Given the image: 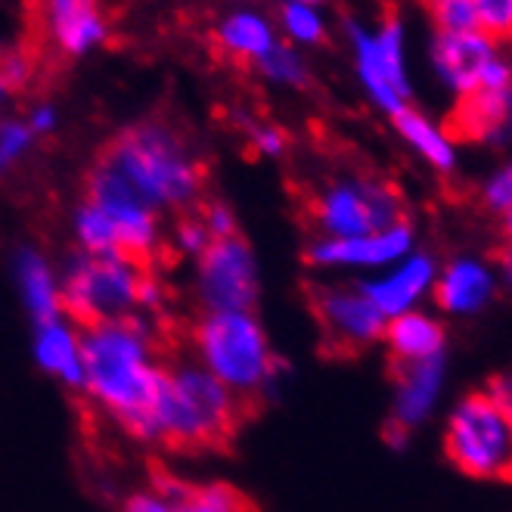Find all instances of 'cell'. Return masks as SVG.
I'll return each mask as SVG.
<instances>
[{
  "label": "cell",
  "instance_id": "13",
  "mask_svg": "<svg viewBox=\"0 0 512 512\" xmlns=\"http://www.w3.org/2000/svg\"><path fill=\"white\" fill-rule=\"evenodd\" d=\"M388 373L398 385L395 413H391L388 423H395L404 432H410L413 426L426 423L435 401H438V391L444 382V354L429 357V360H416V364H391Z\"/></svg>",
  "mask_w": 512,
  "mask_h": 512
},
{
  "label": "cell",
  "instance_id": "5",
  "mask_svg": "<svg viewBox=\"0 0 512 512\" xmlns=\"http://www.w3.org/2000/svg\"><path fill=\"white\" fill-rule=\"evenodd\" d=\"M180 336L208 373L258 410L261 391L270 385L277 364L252 314H205L187 323Z\"/></svg>",
  "mask_w": 512,
  "mask_h": 512
},
{
  "label": "cell",
  "instance_id": "27",
  "mask_svg": "<svg viewBox=\"0 0 512 512\" xmlns=\"http://www.w3.org/2000/svg\"><path fill=\"white\" fill-rule=\"evenodd\" d=\"M283 25H286V32L301 44L323 41V19L311 4H295V0H289L283 7Z\"/></svg>",
  "mask_w": 512,
  "mask_h": 512
},
{
  "label": "cell",
  "instance_id": "6",
  "mask_svg": "<svg viewBox=\"0 0 512 512\" xmlns=\"http://www.w3.org/2000/svg\"><path fill=\"white\" fill-rule=\"evenodd\" d=\"M301 215L323 239H357L407 224L398 187L373 174L326 180L301 196Z\"/></svg>",
  "mask_w": 512,
  "mask_h": 512
},
{
  "label": "cell",
  "instance_id": "36",
  "mask_svg": "<svg viewBox=\"0 0 512 512\" xmlns=\"http://www.w3.org/2000/svg\"><path fill=\"white\" fill-rule=\"evenodd\" d=\"M295 4H314V0H295Z\"/></svg>",
  "mask_w": 512,
  "mask_h": 512
},
{
  "label": "cell",
  "instance_id": "16",
  "mask_svg": "<svg viewBox=\"0 0 512 512\" xmlns=\"http://www.w3.org/2000/svg\"><path fill=\"white\" fill-rule=\"evenodd\" d=\"M432 277H435V261L429 255H413L404 267L395 270V274L360 286V292L373 301V308L382 317H401L410 311L413 301L429 289Z\"/></svg>",
  "mask_w": 512,
  "mask_h": 512
},
{
  "label": "cell",
  "instance_id": "22",
  "mask_svg": "<svg viewBox=\"0 0 512 512\" xmlns=\"http://www.w3.org/2000/svg\"><path fill=\"white\" fill-rule=\"evenodd\" d=\"M218 41L224 53L236 59H264L267 50L274 47V32L270 25L255 13H236L218 28Z\"/></svg>",
  "mask_w": 512,
  "mask_h": 512
},
{
  "label": "cell",
  "instance_id": "18",
  "mask_svg": "<svg viewBox=\"0 0 512 512\" xmlns=\"http://www.w3.org/2000/svg\"><path fill=\"white\" fill-rule=\"evenodd\" d=\"M156 488L174 512H258V506L230 485H187L174 475L153 469Z\"/></svg>",
  "mask_w": 512,
  "mask_h": 512
},
{
  "label": "cell",
  "instance_id": "14",
  "mask_svg": "<svg viewBox=\"0 0 512 512\" xmlns=\"http://www.w3.org/2000/svg\"><path fill=\"white\" fill-rule=\"evenodd\" d=\"M413 243V227L398 224L391 230L373 233V236H357V239H320L314 243L305 258L311 264H388L401 258Z\"/></svg>",
  "mask_w": 512,
  "mask_h": 512
},
{
  "label": "cell",
  "instance_id": "17",
  "mask_svg": "<svg viewBox=\"0 0 512 512\" xmlns=\"http://www.w3.org/2000/svg\"><path fill=\"white\" fill-rule=\"evenodd\" d=\"M494 295V277L485 264L460 258L444 267L435 286V301L450 314H478Z\"/></svg>",
  "mask_w": 512,
  "mask_h": 512
},
{
  "label": "cell",
  "instance_id": "29",
  "mask_svg": "<svg viewBox=\"0 0 512 512\" xmlns=\"http://www.w3.org/2000/svg\"><path fill=\"white\" fill-rule=\"evenodd\" d=\"M481 202H485L488 212L506 215L512 208V165L497 171L485 187H481Z\"/></svg>",
  "mask_w": 512,
  "mask_h": 512
},
{
  "label": "cell",
  "instance_id": "30",
  "mask_svg": "<svg viewBox=\"0 0 512 512\" xmlns=\"http://www.w3.org/2000/svg\"><path fill=\"white\" fill-rule=\"evenodd\" d=\"M28 140H32V128H25V125H4L0 128V171L10 168L25 153Z\"/></svg>",
  "mask_w": 512,
  "mask_h": 512
},
{
  "label": "cell",
  "instance_id": "31",
  "mask_svg": "<svg viewBox=\"0 0 512 512\" xmlns=\"http://www.w3.org/2000/svg\"><path fill=\"white\" fill-rule=\"evenodd\" d=\"M252 143L267 156H280L283 146H286V137L274 125H261V128H252Z\"/></svg>",
  "mask_w": 512,
  "mask_h": 512
},
{
  "label": "cell",
  "instance_id": "19",
  "mask_svg": "<svg viewBox=\"0 0 512 512\" xmlns=\"http://www.w3.org/2000/svg\"><path fill=\"white\" fill-rule=\"evenodd\" d=\"M382 339L388 342V364H416L444 354V326L426 314L391 317Z\"/></svg>",
  "mask_w": 512,
  "mask_h": 512
},
{
  "label": "cell",
  "instance_id": "15",
  "mask_svg": "<svg viewBox=\"0 0 512 512\" xmlns=\"http://www.w3.org/2000/svg\"><path fill=\"white\" fill-rule=\"evenodd\" d=\"M44 25L56 47L69 56H81L106 38V19L97 0H44Z\"/></svg>",
  "mask_w": 512,
  "mask_h": 512
},
{
  "label": "cell",
  "instance_id": "3",
  "mask_svg": "<svg viewBox=\"0 0 512 512\" xmlns=\"http://www.w3.org/2000/svg\"><path fill=\"white\" fill-rule=\"evenodd\" d=\"M100 159H106L153 208H177L180 215H190L202 205L205 165L193 153L190 140L171 125H134L118 134Z\"/></svg>",
  "mask_w": 512,
  "mask_h": 512
},
{
  "label": "cell",
  "instance_id": "34",
  "mask_svg": "<svg viewBox=\"0 0 512 512\" xmlns=\"http://www.w3.org/2000/svg\"><path fill=\"white\" fill-rule=\"evenodd\" d=\"M53 125V112L50 109H38L32 118V131H47Z\"/></svg>",
  "mask_w": 512,
  "mask_h": 512
},
{
  "label": "cell",
  "instance_id": "1",
  "mask_svg": "<svg viewBox=\"0 0 512 512\" xmlns=\"http://www.w3.org/2000/svg\"><path fill=\"white\" fill-rule=\"evenodd\" d=\"M81 367L84 388L106 413H112L134 438L153 441V416L159 395L156 333L146 320L122 317L84 329Z\"/></svg>",
  "mask_w": 512,
  "mask_h": 512
},
{
  "label": "cell",
  "instance_id": "11",
  "mask_svg": "<svg viewBox=\"0 0 512 512\" xmlns=\"http://www.w3.org/2000/svg\"><path fill=\"white\" fill-rule=\"evenodd\" d=\"M444 134L466 143H512V84L503 90H472L450 112Z\"/></svg>",
  "mask_w": 512,
  "mask_h": 512
},
{
  "label": "cell",
  "instance_id": "25",
  "mask_svg": "<svg viewBox=\"0 0 512 512\" xmlns=\"http://www.w3.org/2000/svg\"><path fill=\"white\" fill-rule=\"evenodd\" d=\"M423 7L432 19V25L441 35L454 32H478L475 4L472 0H423Z\"/></svg>",
  "mask_w": 512,
  "mask_h": 512
},
{
  "label": "cell",
  "instance_id": "21",
  "mask_svg": "<svg viewBox=\"0 0 512 512\" xmlns=\"http://www.w3.org/2000/svg\"><path fill=\"white\" fill-rule=\"evenodd\" d=\"M38 360L63 379L72 388H84V367H81V345L78 339L69 333V329L50 320L38 326Z\"/></svg>",
  "mask_w": 512,
  "mask_h": 512
},
{
  "label": "cell",
  "instance_id": "12",
  "mask_svg": "<svg viewBox=\"0 0 512 512\" xmlns=\"http://www.w3.org/2000/svg\"><path fill=\"white\" fill-rule=\"evenodd\" d=\"M497 53L500 44L491 41L485 32H454V35L438 32L432 41V66L457 97H466L478 87L481 72H485V66Z\"/></svg>",
  "mask_w": 512,
  "mask_h": 512
},
{
  "label": "cell",
  "instance_id": "35",
  "mask_svg": "<svg viewBox=\"0 0 512 512\" xmlns=\"http://www.w3.org/2000/svg\"><path fill=\"white\" fill-rule=\"evenodd\" d=\"M503 243L512 246V208L503 215Z\"/></svg>",
  "mask_w": 512,
  "mask_h": 512
},
{
  "label": "cell",
  "instance_id": "9",
  "mask_svg": "<svg viewBox=\"0 0 512 512\" xmlns=\"http://www.w3.org/2000/svg\"><path fill=\"white\" fill-rule=\"evenodd\" d=\"M357 75L370 90V97L379 109L391 118L407 109L410 100V81L404 63V25L398 16H385L376 32H367L364 25H348Z\"/></svg>",
  "mask_w": 512,
  "mask_h": 512
},
{
  "label": "cell",
  "instance_id": "32",
  "mask_svg": "<svg viewBox=\"0 0 512 512\" xmlns=\"http://www.w3.org/2000/svg\"><path fill=\"white\" fill-rule=\"evenodd\" d=\"M125 512H174V509H171L162 497H153V494H134V497H128Z\"/></svg>",
  "mask_w": 512,
  "mask_h": 512
},
{
  "label": "cell",
  "instance_id": "28",
  "mask_svg": "<svg viewBox=\"0 0 512 512\" xmlns=\"http://www.w3.org/2000/svg\"><path fill=\"white\" fill-rule=\"evenodd\" d=\"M258 66L264 69L267 78L274 81H286V84H305V66H301V59L295 56V50L289 47H270L264 59H258Z\"/></svg>",
  "mask_w": 512,
  "mask_h": 512
},
{
  "label": "cell",
  "instance_id": "23",
  "mask_svg": "<svg viewBox=\"0 0 512 512\" xmlns=\"http://www.w3.org/2000/svg\"><path fill=\"white\" fill-rule=\"evenodd\" d=\"M19 280H22V295L28 311L35 314L38 326L59 320V292L53 289L50 270L35 252H22L19 258Z\"/></svg>",
  "mask_w": 512,
  "mask_h": 512
},
{
  "label": "cell",
  "instance_id": "20",
  "mask_svg": "<svg viewBox=\"0 0 512 512\" xmlns=\"http://www.w3.org/2000/svg\"><path fill=\"white\" fill-rule=\"evenodd\" d=\"M395 128L435 171H454V165H457L454 140L444 134V128L432 125L423 112H416V109L407 106L404 112L395 115Z\"/></svg>",
  "mask_w": 512,
  "mask_h": 512
},
{
  "label": "cell",
  "instance_id": "24",
  "mask_svg": "<svg viewBox=\"0 0 512 512\" xmlns=\"http://www.w3.org/2000/svg\"><path fill=\"white\" fill-rule=\"evenodd\" d=\"M38 75V47L0 53V94H22Z\"/></svg>",
  "mask_w": 512,
  "mask_h": 512
},
{
  "label": "cell",
  "instance_id": "26",
  "mask_svg": "<svg viewBox=\"0 0 512 512\" xmlns=\"http://www.w3.org/2000/svg\"><path fill=\"white\" fill-rule=\"evenodd\" d=\"M478 32L497 44H512V0H472Z\"/></svg>",
  "mask_w": 512,
  "mask_h": 512
},
{
  "label": "cell",
  "instance_id": "10",
  "mask_svg": "<svg viewBox=\"0 0 512 512\" xmlns=\"http://www.w3.org/2000/svg\"><path fill=\"white\" fill-rule=\"evenodd\" d=\"M199 295L208 314H252L258 301L255 258L236 233L215 236L199 252Z\"/></svg>",
  "mask_w": 512,
  "mask_h": 512
},
{
  "label": "cell",
  "instance_id": "33",
  "mask_svg": "<svg viewBox=\"0 0 512 512\" xmlns=\"http://www.w3.org/2000/svg\"><path fill=\"white\" fill-rule=\"evenodd\" d=\"M491 255H494V261H497V267H500L503 280H506V283H509V289H512V246L500 243Z\"/></svg>",
  "mask_w": 512,
  "mask_h": 512
},
{
  "label": "cell",
  "instance_id": "4",
  "mask_svg": "<svg viewBox=\"0 0 512 512\" xmlns=\"http://www.w3.org/2000/svg\"><path fill=\"white\" fill-rule=\"evenodd\" d=\"M162 286L153 270L112 255H78L59 289V308L84 329L109 320L137 317L134 311H156Z\"/></svg>",
  "mask_w": 512,
  "mask_h": 512
},
{
  "label": "cell",
  "instance_id": "37",
  "mask_svg": "<svg viewBox=\"0 0 512 512\" xmlns=\"http://www.w3.org/2000/svg\"><path fill=\"white\" fill-rule=\"evenodd\" d=\"M509 419H512V413H509Z\"/></svg>",
  "mask_w": 512,
  "mask_h": 512
},
{
  "label": "cell",
  "instance_id": "2",
  "mask_svg": "<svg viewBox=\"0 0 512 512\" xmlns=\"http://www.w3.org/2000/svg\"><path fill=\"white\" fill-rule=\"evenodd\" d=\"M255 413L202 364L180 354V342L159 351V395L153 441L174 454L230 450L239 429Z\"/></svg>",
  "mask_w": 512,
  "mask_h": 512
},
{
  "label": "cell",
  "instance_id": "7",
  "mask_svg": "<svg viewBox=\"0 0 512 512\" xmlns=\"http://www.w3.org/2000/svg\"><path fill=\"white\" fill-rule=\"evenodd\" d=\"M444 454L472 478L512 485V419L488 391H472L454 407L444 432Z\"/></svg>",
  "mask_w": 512,
  "mask_h": 512
},
{
  "label": "cell",
  "instance_id": "8",
  "mask_svg": "<svg viewBox=\"0 0 512 512\" xmlns=\"http://www.w3.org/2000/svg\"><path fill=\"white\" fill-rule=\"evenodd\" d=\"M311 314L320 326V348L326 357H360L385 333V317L360 289L305 286Z\"/></svg>",
  "mask_w": 512,
  "mask_h": 512
}]
</instances>
